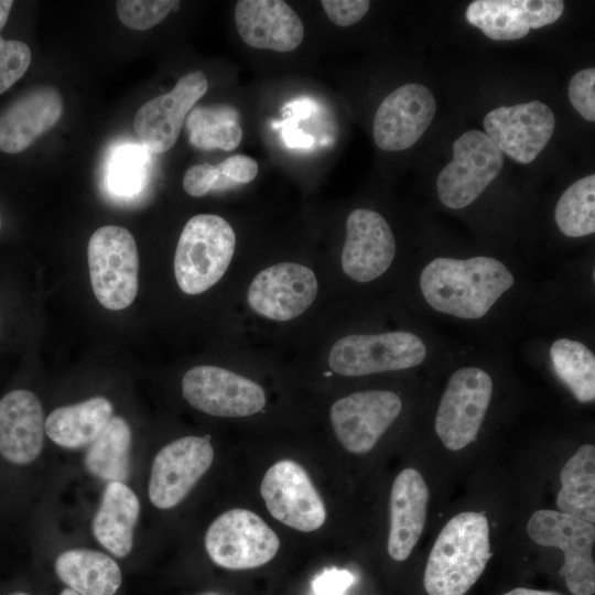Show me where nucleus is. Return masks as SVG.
<instances>
[{"label": "nucleus", "mask_w": 595, "mask_h": 595, "mask_svg": "<svg viewBox=\"0 0 595 595\" xmlns=\"http://www.w3.org/2000/svg\"><path fill=\"white\" fill-rule=\"evenodd\" d=\"M44 411L30 390L14 389L0 399V456L15 466L34 462L42 453Z\"/></svg>", "instance_id": "nucleus-20"}, {"label": "nucleus", "mask_w": 595, "mask_h": 595, "mask_svg": "<svg viewBox=\"0 0 595 595\" xmlns=\"http://www.w3.org/2000/svg\"><path fill=\"white\" fill-rule=\"evenodd\" d=\"M493 396L494 380L486 369L466 365L452 372L434 419V430L446 448L458 451L476 440Z\"/></svg>", "instance_id": "nucleus-5"}, {"label": "nucleus", "mask_w": 595, "mask_h": 595, "mask_svg": "<svg viewBox=\"0 0 595 595\" xmlns=\"http://www.w3.org/2000/svg\"><path fill=\"white\" fill-rule=\"evenodd\" d=\"M569 98L575 110L587 121L595 120V68L575 73L569 83Z\"/></svg>", "instance_id": "nucleus-35"}, {"label": "nucleus", "mask_w": 595, "mask_h": 595, "mask_svg": "<svg viewBox=\"0 0 595 595\" xmlns=\"http://www.w3.org/2000/svg\"><path fill=\"white\" fill-rule=\"evenodd\" d=\"M429 487L420 472L401 470L390 493V530L388 553L394 561H404L416 545L426 519Z\"/></svg>", "instance_id": "nucleus-23"}, {"label": "nucleus", "mask_w": 595, "mask_h": 595, "mask_svg": "<svg viewBox=\"0 0 595 595\" xmlns=\"http://www.w3.org/2000/svg\"><path fill=\"white\" fill-rule=\"evenodd\" d=\"M279 547L277 533L248 509L221 513L205 536V548L212 561L229 570L261 566L274 558Z\"/></svg>", "instance_id": "nucleus-9"}, {"label": "nucleus", "mask_w": 595, "mask_h": 595, "mask_svg": "<svg viewBox=\"0 0 595 595\" xmlns=\"http://www.w3.org/2000/svg\"><path fill=\"white\" fill-rule=\"evenodd\" d=\"M207 88L205 74L195 71L182 76L171 91L143 104L133 120L140 143L150 153L169 151L175 144L188 112Z\"/></svg>", "instance_id": "nucleus-14"}, {"label": "nucleus", "mask_w": 595, "mask_h": 595, "mask_svg": "<svg viewBox=\"0 0 595 595\" xmlns=\"http://www.w3.org/2000/svg\"><path fill=\"white\" fill-rule=\"evenodd\" d=\"M55 571L79 595H115L121 585L117 562L95 550L71 549L61 553Z\"/></svg>", "instance_id": "nucleus-26"}, {"label": "nucleus", "mask_w": 595, "mask_h": 595, "mask_svg": "<svg viewBox=\"0 0 595 595\" xmlns=\"http://www.w3.org/2000/svg\"><path fill=\"white\" fill-rule=\"evenodd\" d=\"M554 220L566 237L580 238L595 232V175L570 185L554 208Z\"/></svg>", "instance_id": "nucleus-31"}, {"label": "nucleus", "mask_w": 595, "mask_h": 595, "mask_svg": "<svg viewBox=\"0 0 595 595\" xmlns=\"http://www.w3.org/2000/svg\"><path fill=\"white\" fill-rule=\"evenodd\" d=\"M270 515L302 532L321 528L326 519L324 501L306 470L293 459H281L266 472L260 487Z\"/></svg>", "instance_id": "nucleus-10"}, {"label": "nucleus", "mask_w": 595, "mask_h": 595, "mask_svg": "<svg viewBox=\"0 0 595 595\" xmlns=\"http://www.w3.org/2000/svg\"><path fill=\"white\" fill-rule=\"evenodd\" d=\"M10 595H29V594L25 592L18 591V592L11 593Z\"/></svg>", "instance_id": "nucleus-43"}, {"label": "nucleus", "mask_w": 595, "mask_h": 595, "mask_svg": "<svg viewBox=\"0 0 595 595\" xmlns=\"http://www.w3.org/2000/svg\"><path fill=\"white\" fill-rule=\"evenodd\" d=\"M12 6V0H0V32L7 23Z\"/></svg>", "instance_id": "nucleus-41"}, {"label": "nucleus", "mask_w": 595, "mask_h": 595, "mask_svg": "<svg viewBox=\"0 0 595 595\" xmlns=\"http://www.w3.org/2000/svg\"><path fill=\"white\" fill-rule=\"evenodd\" d=\"M30 63L31 50L24 42L0 37V95L25 74Z\"/></svg>", "instance_id": "nucleus-34"}, {"label": "nucleus", "mask_w": 595, "mask_h": 595, "mask_svg": "<svg viewBox=\"0 0 595 595\" xmlns=\"http://www.w3.org/2000/svg\"><path fill=\"white\" fill-rule=\"evenodd\" d=\"M150 152L142 144H122L111 154L108 164L107 184L120 196H132L145 185Z\"/></svg>", "instance_id": "nucleus-32"}, {"label": "nucleus", "mask_w": 595, "mask_h": 595, "mask_svg": "<svg viewBox=\"0 0 595 595\" xmlns=\"http://www.w3.org/2000/svg\"><path fill=\"white\" fill-rule=\"evenodd\" d=\"M515 285L513 271L490 256L436 257L419 275L424 303L435 313L465 322L487 317Z\"/></svg>", "instance_id": "nucleus-1"}, {"label": "nucleus", "mask_w": 595, "mask_h": 595, "mask_svg": "<svg viewBox=\"0 0 595 595\" xmlns=\"http://www.w3.org/2000/svg\"><path fill=\"white\" fill-rule=\"evenodd\" d=\"M354 575L336 567L324 570L312 582L314 595H344L354 583Z\"/></svg>", "instance_id": "nucleus-39"}, {"label": "nucleus", "mask_w": 595, "mask_h": 595, "mask_svg": "<svg viewBox=\"0 0 595 595\" xmlns=\"http://www.w3.org/2000/svg\"><path fill=\"white\" fill-rule=\"evenodd\" d=\"M316 294L317 280L310 268L296 262H280L253 278L247 300L259 315L284 322L304 313Z\"/></svg>", "instance_id": "nucleus-17"}, {"label": "nucleus", "mask_w": 595, "mask_h": 595, "mask_svg": "<svg viewBox=\"0 0 595 595\" xmlns=\"http://www.w3.org/2000/svg\"><path fill=\"white\" fill-rule=\"evenodd\" d=\"M61 595H79V594H77L76 592H74L71 588H66L61 593Z\"/></svg>", "instance_id": "nucleus-42"}, {"label": "nucleus", "mask_w": 595, "mask_h": 595, "mask_svg": "<svg viewBox=\"0 0 595 595\" xmlns=\"http://www.w3.org/2000/svg\"><path fill=\"white\" fill-rule=\"evenodd\" d=\"M131 429L121 416H113L89 445L85 465L90 474L107 482L125 483L129 477Z\"/></svg>", "instance_id": "nucleus-30"}, {"label": "nucleus", "mask_w": 595, "mask_h": 595, "mask_svg": "<svg viewBox=\"0 0 595 595\" xmlns=\"http://www.w3.org/2000/svg\"><path fill=\"white\" fill-rule=\"evenodd\" d=\"M527 532L537 544L563 551L564 563L560 575L572 594H594V523L559 510L540 509L529 518Z\"/></svg>", "instance_id": "nucleus-7"}, {"label": "nucleus", "mask_w": 595, "mask_h": 595, "mask_svg": "<svg viewBox=\"0 0 595 595\" xmlns=\"http://www.w3.org/2000/svg\"><path fill=\"white\" fill-rule=\"evenodd\" d=\"M397 251L394 235L386 218L369 208H356L346 220L342 269L355 282L380 278L392 264Z\"/></svg>", "instance_id": "nucleus-16"}, {"label": "nucleus", "mask_w": 595, "mask_h": 595, "mask_svg": "<svg viewBox=\"0 0 595 595\" xmlns=\"http://www.w3.org/2000/svg\"><path fill=\"white\" fill-rule=\"evenodd\" d=\"M502 595H562L558 592L553 591H541V589H532V588H524V587H518L513 588Z\"/></svg>", "instance_id": "nucleus-40"}, {"label": "nucleus", "mask_w": 595, "mask_h": 595, "mask_svg": "<svg viewBox=\"0 0 595 595\" xmlns=\"http://www.w3.org/2000/svg\"><path fill=\"white\" fill-rule=\"evenodd\" d=\"M556 507L561 512L594 523L595 446L584 444L565 463L561 474Z\"/></svg>", "instance_id": "nucleus-27"}, {"label": "nucleus", "mask_w": 595, "mask_h": 595, "mask_svg": "<svg viewBox=\"0 0 595 595\" xmlns=\"http://www.w3.org/2000/svg\"><path fill=\"white\" fill-rule=\"evenodd\" d=\"M177 4L173 0H120L116 8L126 26L143 31L159 24Z\"/></svg>", "instance_id": "nucleus-33"}, {"label": "nucleus", "mask_w": 595, "mask_h": 595, "mask_svg": "<svg viewBox=\"0 0 595 595\" xmlns=\"http://www.w3.org/2000/svg\"><path fill=\"white\" fill-rule=\"evenodd\" d=\"M220 174L217 165L201 163L191 166L184 174L183 187L193 197H201L218 190Z\"/></svg>", "instance_id": "nucleus-37"}, {"label": "nucleus", "mask_w": 595, "mask_h": 595, "mask_svg": "<svg viewBox=\"0 0 595 595\" xmlns=\"http://www.w3.org/2000/svg\"><path fill=\"white\" fill-rule=\"evenodd\" d=\"M555 377L581 403L595 400V355L582 340L559 337L548 350Z\"/></svg>", "instance_id": "nucleus-28"}, {"label": "nucleus", "mask_w": 595, "mask_h": 595, "mask_svg": "<svg viewBox=\"0 0 595 595\" xmlns=\"http://www.w3.org/2000/svg\"><path fill=\"white\" fill-rule=\"evenodd\" d=\"M139 513L140 502L131 488L125 483L109 482L93 519L95 538L115 556L128 555Z\"/></svg>", "instance_id": "nucleus-24"}, {"label": "nucleus", "mask_w": 595, "mask_h": 595, "mask_svg": "<svg viewBox=\"0 0 595 595\" xmlns=\"http://www.w3.org/2000/svg\"><path fill=\"white\" fill-rule=\"evenodd\" d=\"M62 111V96L53 86H34L21 94L0 112V151H24L60 120Z\"/></svg>", "instance_id": "nucleus-21"}, {"label": "nucleus", "mask_w": 595, "mask_h": 595, "mask_svg": "<svg viewBox=\"0 0 595 595\" xmlns=\"http://www.w3.org/2000/svg\"><path fill=\"white\" fill-rule=\"evenodd\" d=\"M491 558L487 518L463 511L439 533L428 559L423 585L429 595H464Z\"/></svg>", "instance_id": "nucleus-2"}, {"label": "nucleus", "mask_w": 595, "mask_h": 595, "mask_svg": "<svg viewBox=\"0 0 595 595\" xmlns=\"http://www.w3.org/2000/svg\"><path fill=\"white\" fill-rule=\"evenodd\" d=\"M87 257L98 302L111 311L128 307L138 292L139 257L132 234L115 225L98 228L89 239Z\"/></svg>", "instance_id": "nucleus-6"}, {"label": "nucleus", "mask_w": 595, "mask_h": 595, "mask_svg": "<svg viewBox=\"0 0 595 595\" xmlns=\"http://www.w3.org/2000/svg\"><path fill=\"white\" fill-rule=\"evenodd\" d=\"M502 166V153L485 132L466 131L453 143V159L437 176L441 203L452 209L469 206L498 176Z\"/></svg>", "instance_id": "nucleus-8"}, {"label": "nucleus", "mask_w": 595, "mask_h": 595, "mask_svg": "<svg viewBox=\"0 0 595 595\" xmlns=\"http://www.w3.org/2000/svg\"><path fill=\"white\" fill-rule=\"evenodd\" d=\"M191 144L201 150H235L242 139L237 109L217 104L192 108L185 119Z\"/></svg>", "instance_id": "nucleus-29"}, {"label": "nucleus", "mask_w": 595, "mask_h": 595, "mask_svg": "<svg viewBox=\"0 0 595 595\" xmlns=\"http://www.w3.org/2000/svg\"><path fill=\"white\" fill-rule=\"evenodd\" d=\"M213 458L208 436H186L162 447L152 464L150 501L160 509L178 505L210 467Z\"/></svg>", "instance_id": "nucleus-13"}, {"label": "nucleus", "mask_w": 595, "mask_h": 595, "mask_svg": "<svg viewBox=\"0 0 595 595\" xmlns=\"http://www.w3.org/2000/svg\"><path fill=\"white\" fill-rule=\"evenodd\" d=\"M436 110L431 90L409 83L390 93L378 107L372 134L383 151H402L412 147L430 127Z\"/></svg>", "instance_id": "nucleus-18"}, {"label": "nucleus", "mask_w": 595, "mask_h": 595, "mask_svg": "<svg viewBox=\"0 0 595 595\" xmlns=\"http://www.w3.org/2000/svg\"><path fill=\"white\" fill-rule=\"evenodd\" d=\"M112 415L111 402L101 396L53 410L45 420V434L58 446L78 450L90 445Z\"/></svg>", "instance_id": "nucleus-25"}, {"label": "nucleus", "mask_w": 595, "mask_h": 595, "mask_svg": "<svg viewBox=\"0 0 595 595\" xmlns=\"http://www.w3.org/2000/svg\"><path fill=\"white\" fill-rule=\"evenodd\" d=\"M321 3L328 19L339 26L357 23L370 7L367 0H323Z\"/></svg>", "instance_id": "nucleus-38"}, {"label": "nucleus", "mask_w": 595, "mask_h": 595, "mask_svg": "<svg viewBox=\"0 0 595 595\" xmlns=\"http://www.w3.org/2000/svg\"><path fill=\"white\" fill-rule=\"evenodd\" d=\"M236 235L218 215L199 214L184 226L175 250L174 274L191 295L205 292L225 274L235 252Z\"/></svg>", "instance_id": "nucleus-3"}, {"label": "nucleus", "mask_w": 595, "mask_h": 595, "mask_svg": "<svg viewBox=\"0 0 595 595\" xmlns=\"http://www.w3.org/2000/svg\"><path fill=\"white\" fill-rule=\"evenodd\" d=\"M429 354L425 339L411 331L350 334L332 346L328 366L337 375L358 377L415 368Z\"/></svg>", "instance_id": "nucleus-4"}, {"label": "nucleus", "mask_w": 595, "mask_h": 595, "mask_svg": "<svg viewBox=\"0 0 595 595\" xmlns=\"http://www.w3.org/2000/svg\"><path fill=\"white\" fill-rule=\"evenodd\" d=\"M485 133L501 153L521 164L532 162L550 141L555 117L539 100L498 107L484 119Z\"/></svg>", "instance_id": "nucleus-15"}, {"label": "nucleus", "mask_w": 595, "mask_h": 595, "mask_svg": "<svg viewBox=\"0 0 595 595\" xmlns=\"http://www.w3.org/2000/svg\"><path fill=\"white\" fill-rule=\"evenodd\" d=\"M235 22L242 41L255 48L290 52L304 36L302 20L282 0H239Z\"/></svg>", "instance_id": "nucleus-22"}, {"label": "nucleus", "mask_w": 595, "mask_h": 595, "mask_svg": "<svg viewBox=\"0 0 595 595\" xmlns=\"http://www.w3.org/2000/svg\"><path fill=\"white\" fill-rule=\"evenodd\" d=\"M182 393L192 407L215 416H249L266 404L258 383L216 366H196L186 371Z\"/></svg>", "instance_id": "nucleus-12"}, {"label": "nucleus", "mask_w": 595, "mask_h": 595, "mask_svg": "<svg viewBox=\"0 0 595 595\" xmlns=\"http://www.w3.org/2000/svg\"><path fill=\"white\" fill-rule=\"evenodd\" d=\"M220 174L218 190L227 187L229 183L246 184L255 180L258 174V163L245 154H235L217 165Z\"/></svg>", "instance_id": "nucleus-36"}, {"label": "nucleus", "mask_w": 595, "mask_h": 595, "mask_svg": "<svg viewBox=\"0 0 595 595\" xmlns=\"http://www.w3.org/2000/svg\"><path fill=\"white\" fill-rule=\"evenodd\" d=\"M563 11L561 0H476L468 4L465 17L487 37L511 41L555 22Z\"/></svg>", "instance_id": "nucleus-19"}, {"label": "nucleus", "mask_w": 595, "mask_h": 595, "mask_svg": "<svg viewBox=\"0 0 595 595\" xmlns=\"http://www.w3.org/2000/svg\"><path fill=\"white\" fill-rule=\"evenodd\" d=\"M402 410L401 398L389 390H365L338 399L331 407V422L340 444L350 453L374 448Z\"/></svg>", "instance_id": "nucleus-11"}]
</instances>
